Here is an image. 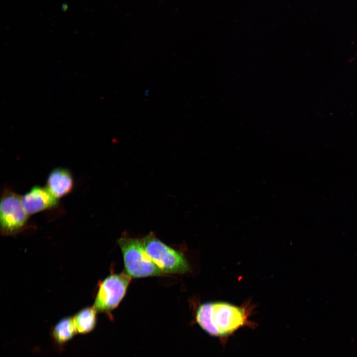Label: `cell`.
<instances>
[{
    "label": "cell",
    "instance_id": "obj_1",
    "mask_svg": "<svg viewBox=\"0 0 357 357\" xmlns=\"http://www.w3.org/2000/svg\"><path fill=\"white\" fill-rule=\"evenodd\" d=\"M251 311L248 304L238 306L223 301L207 302L198 306L195 319L209 334L225 338L240 327L250 325Z\"/></svg>",
    "mask_w": 357,
    "mask_h": 357
},
{
    "label": "cell",
    "instance_id": "obj_2",
    "mask_svg": "<svg viewBox=\"0 0 357 357\" xmlns=\"http://www.w3.org/2000/svg\"><path fill=\"white\" fill-rule=\"evenodd\" d=\"M117 242L123 254L126 273L131 277L142 278L165 274L149 257L139 239L125 235Z\"/></svg>",
    "mask_w": 357,
    "mask_h": 357
},
{
    "label": "cell",
    "instance_id": "obj_3",
    "mask_svg": "<svg viewBox=\"0 0 357 357\" xmlns=\"http://www.w3.org/2000/svg\"><path fill=\"white\" fill-rule=\"evenodd\" d=\"M142 242L149 257L164 273L184 274L190 271L183 254L162 242L153 232L145 236Z\"/></svg>",
    "mask_w": 357,
    "mask_h": 357
},
{
    "label": "cell",
    "instance_id": "obj_4",
    "mask_svg": "<svg viewBox=\"0 0 357 357\" xmlns=\"http://www.w3.org/2000/svg\"><path fill=\"white\" fill-rule=\"evenodd\" d=\"M131 278L126 273L111 274L98 284L93 307L97 312L110 313L124 297Z\"/></svg>",
    "mask_w": 357,
    "mask_h": 357
},
{
    "label": "cell",
    "instance_id": "obj_5",
    "mask_svg": "<svg viewBox=\"0 0 357 357\" xmlns=\"http://www.w3.org/2000/svg\"><path fill=\"white\" fill-rule=\"evenodd\" d=\"M29 215L21 202V196L9 188H5L0 203V230L4 235L14 234L26 225Z\"/></svg>",
    "mask_w": 357,
    "mask_h": 357
},
{
    "label": "cell",
    "instance_id": "obj_6",
    "mask_svg": "<svg viewBox=\"0 0 357 357\" xmlns=\"http://www.w3.org/2000/svg\"><path fill=\"white\" fill-rule=\"evenodd\" d=\"M21 202L29 216L57 206L59 199L46 187L35 186L21 196Z\"/></svg>",
    "mask_w": 357,
    "mask_h": 357
},
{
    "label": "cell",
    "instance_id": "obj_7",
    "mask_svg": "<svg viewBox=\"0 0 357 357\" xmlns=\"http://www.w3.org/2000/svg\"><path fill=\"white\" fill-rule=\"evenodd\" d=\"M46 187L58 199L67 195L74 187L71 173L64 168L54 169L48 176Z\"/></svg>",
    "mask_w": 357,
    "mask_h": 357
},
{
    "label": "cell",
    "instance_id": "obj_8",
    "mask_svg": "<svg viewBox=\"0 0 357 357\" xmlns=\"http://www.w3.org/2000/svg\"><path fill=\"white\" fill-rule=\"evenodd\" d=\"M77 333L73 316L61 319L52 327L51 331L53 343L59 348L63 347Z\"/></svg>",
    "mask_w": 357,
    "mask_h": 357
},
{
    "label": "cell",
    "instance_id": "obj_9",
    "mask_svg": "<svg viewBox=\"0 0 357 357\" xmlns=\"http://www.w3.org/2000/svg\"><path fill=\"white\" fill-rule=\"evenodd\" d=\"M97 311L92 307H87L79 311L74 316L77 333L86 334L95 327L97 322Z\"/></svg>",
    "mask_w": 357,
    "mask_h": 357
}]
</instances>
